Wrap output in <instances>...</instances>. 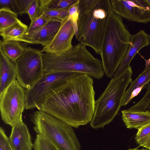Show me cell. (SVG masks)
I'll use <instances>...</instances> for the list:
<instances>
[{"mask_svg": "<svg viewBox=\"0 0 150 150\" xmlns=\"http://www.w3.org/2000/svg\"><path fill=\"white\" fill-rule=\"evenodd\" d=\"M92 77L85 74L69 80L50 96L40 110L75 128L90 122L95 110Z\"/></svg>", "mask_w": 150, "mask_h": 150, "instance_id": "1", "label": "cell"}, {"mask_svg": "<svg viewBox=\"0 0 150 150\" xmlns=\"http://www.w3.org/2000/svg\"><path fill=\"white\" fill-rule=\"evenodd\" d=\"M86 46L80 42L62 53H42L44 73L74 72L100 79L104 74L102 62L93 56Z\"/></svg>", "mask_w": 150, "mask_h": 150, "instance_id": "2", "label": "cell"}, {"mask_svg": "<svg viewBox=\"0 0 150 150\" xmlns=\"http://www.w3.org/2000/svg\"><path fill=\"white\" fill-rule=\"evenodd\" d=\"M131 35L122 18L112 8L104 30L100 53L104 72L108 77L114 76L129 47Z\"/></svg>", "mask_w": 150, "mask_h": 150, "instance_id": "3", "label": "cell"}, {"mask_svg": "<svg viewBox=\"0 0 150 150\" xmlns=\"http://www.w3.org/2000/svg\"><path fill=\"white\" fill-rule=\"evenodd\" d=\"M76 40L100 54L105 25L112 8L110 0H79Z\"/></svg>", "mask_w": 150, "mask_h": 150, "instance_id": "4", "label": "cell"}, {"mask_svg": "<svg viewBox=\"0 0 150 150\" xmlns=\"http://www.w3.org/2000/svg\"><path fill=\"white\" fill-rule=\"evenodd\" d=\"M130 66L118 76L112 79L107 87L95 101L94 114L90 122L92 128H103L111 122L117 114L126 89L132 81Z\"/></svg>", "mask_w": 150, "mask_h": 150, "instance_id": "5", "label": "cell"}, {"mask_svg": "<svg viewBox=\"0 0 150 150\" xmlns=\"http://www.w3.org/2000/svg\"><path fill=\"white\" fill-rule=\"evenodd\" d=\"M37 134L44 137L57 150H80L81 145L72 127L41 110L30 115Z\"/></svg>", "mask_w": 150, "mask_h": 150, "instance_id": "6", "label": "cell"}, {"mask_svg": "<svg viewBox=\"0 0 150 150\" xmlns=\"http://www.w3.org/2000/svg\"><path fill=\"white\" fill-rule=\"evenodd\" d=\"M82 74L74 72L44 73L37 82L25 89V109L40 110L45 100L60 87L71 79Z\"/></svg>", "mask_w": 150, "mask_h": 150, "instance_id": "7", "label": "cell"}, {"mask_svg": "<svg viewBox=\"0 0 150 150\" xmlns=\"http://www.w3.org/2000/svg\"><path fill=\"white\" fill-rule=\"evenodd\" d=\"M25 102V89L16 79L0 95V109L3 121L11 127L22 122Z\"/></svg>", "mask_w": 150, "mask_h": 150, "instance_id": "8", "label": "cell"}, {"mask_svg": "<svg viewBox=\"0 0 150 150\" xmlns=\"http://www.w3.org/2000/svg\"><path fill=\"white\" fill-rule=\"evenodd\" d=\"M42 54L40 50L30 46L24 47L23 53L14 62L17 80L25 89L31 87L43 74Z\"/></svg>", "mask_w": 150, "mask_h": 150, "instance_id": "9", "label": "cell"}, {"mask_svg": "<svg viewBox=\"0 0 150 150\" xmlns=\"http://www.w3.org/2000/svg\"><path fill=\"white\" fill-rule=\"evenodd\" d=\"M110 0L112 10L122 18L145 24L150 22V0Z\"/></svg>", "mask_w": 150, "mask_h": 150, "instance_id": "10", "label": "cell"}, {"mask_svg": "<svg viewBox=\"0 0 150 150\" xmlns=\"http://www.w3.org/2000/svg\"><path fill=\"white\" fill-rule=\"evenodd\" d=\"M62 23L59 29L52 41L44 47L41 52L59 53L71 49L73 46L72 40L75 35L73 22L69 16Z\"/></svg>", "mask_w": 150, "mask_h": 150, "instance_id": "11", "label": "cell"}, {"mask_svg": "<svg viewBox=\"0 0 150 150\" xmlns=\"http://www.w3.org/2000/svg\"><path fill=\"white\" fill-rule=\"evenodd\" d=\"M61 21L52 20L45 25L28 34H25L21 37L13 40L25 43L41 44L45 47L53 40L60 27Z\"/></svg>", "mask_w": 150, "mask_h": 150, "instance_id": "12", "label": "cell"}, {"mask_svg": "<svg viewBox=\"0 0 150 150\" xmlns=\"http://www.w3.org/2000/svg\"><path fill=\"white\" fill-rule=\"evenodd\" d=\"M148 36L143 30L132 35L129 47L114 76H118L124 72L130 66L131 62L137 53L144 47L148 46Z\"/></svg>", "mask_w": 150, "mask_h": 150, "instance_id": "13", "label": "cell"}, {"mask_svg": "<svg viewBox=\"0 0 150 150\" xmlns=\"http://www.w3.org/2000/svg\"><path fill=\"white\" fill-rule=\"evenodd\" d=\"M31 138L28 128L23 121L12 127L9 139L13 150H32Z\"/></svg>", "mask_w": 150, "mask_h": 150, "instance_id": "14", "label": "cell"}, {"mask_svg": "<svg viewBox=\"0 0 150 150\" xmlns=\"http://www.w3.org/2000/svg\"><path fill=\"white\" fill-rule=\"evenodd\" d=\"M16 78L14 62L10 60L0 48V95L16 80Z\"/></svg>", "mask_w": 150, "mask_h": 150, "instance_id": "15", "label": "cell"}, {"mask_svg": "<svg viewBox=\"0 0 150 150\" xmlns=\"http://www.w3.org/2000/svg\"><path fill=\"white\" fill-rule=\"evenodd\" d=\"M122 120L127 128L139 130L150 123V112L134 111L128 110L122 111Z\"/></svg>", "mask_w": 150, "mask_h": 150, "instance_id": "16", "label": "cell"}, {"mask_svg": "<svg viewBox=\"0 0 150 150\" xmlns=\"http://www.w3.org/2000/svg\"><path fill=\"white\" fill-rule=\"evenodd\" d=\"M150 81V64L145 67L144 71L134 81H132L128 89L126 91L122 99L121 106L129 103V99L132 91L135 89L143 86L144 88H147Z\"/></svg>", "mask_w": 150, "mask_h": 150, "instance_id": "17", "label": "cell"}, {"mask_svg": "<svg viewBox=\"0 0 150 150\" xmlns=\"http://www.w3.org/2000/svg\"><path fill=\"white\" fill-rule=\"evenodd\" d=\"M0 48L7 57L13 62L23 53L24 50L19 41L15 40H0Z\"/></svg>", "mask_w": 150, "mask_h": 150, "instance_id": "18", "label": "cell"}, {"mask_svg": "<svg viewBox=\"0 0 150 150\" xmlns=\"http://www.w3.org/2000/svg\"><path fill=\"white\" fill-rule=\"evenodd\" d=\"M28 26L20 20L11 25L0 31L3 40H14L21 37L26 32Z\"/></svg>", "mask_w": 150, "mask_h": 150, "instance_id": "19", "label": "cell"}, {"mask_svg": "<svg viewBox=\"0 0 150 150\" xmlns=\"http://www.w3.org/2000/svg\"><path fill=\"white\" fill-rule=\"evenodd\" d=\"M17 15L8 8H0V31L19 21Z\"/></svg>", "mask_w": 150, "mask_h": 150, "instance_id": "20", "label": "cell"}, {"mask_svg": "<svg viewBox=\"0 0 150 150\" xmlns=\"http://www.w3.org/2000/svg\"><path fill=\"white\" fill-rule=\"evenodd\" d=\"M41 1L44 11L49 10H62L66 9L77 3L79 0H41Z\"/></svg>", "mask_w": 150, "mask_h": 150, "instance_id": "21", "label": "cell"}, {"mask_svg": "<svg viewBox=\"0 0 150 150\" xmlns=\"http://www.w3.org/2000/svg\"><path fill=\"white\" fill-rule=\"evenodd\" d=\"M135 139L139 146L150 149V123L138 130Z\"/></svg>", "mask_w": 150, "mask_h": 150, "instance_id": "22", "label": "cell"}, {"mask_svg": "<svg viewBox=\"0 0 150 150\" xmlns=\"http://www.w3.org/2000/svg\"><path fill=\"white\" fill-rule=\"evenodd\" d=\"M142 98L137 103L128 109L134 111H148L150 112V84Z\"/></svg>", "mask_w": 150, "mask_h": 150, "instance_id": "23", "label": "cell"}, {"mask_svg": "<svg viewBox=\"0 0 150 150\" xmlns=\"http://www.w3.org/2000/svg\"><path fill=\"white\" fill-rule=\"evenodd\" d=\"M72 6L64 9L45 10L42 14L49 20H57L62 22L68 17L69 11Z\"/></svg>", "mask_w": 150, "mask_h": 150, "instance_id": "24", "label": "cell"}, {"mask_svg": "<svg viewBox=\"0 0 150 150\" xmlns=\"http://www.w3.org/2000/svg\"><path fill=\"white\" fill-rule=\"evenodd\" d=\"M44 8L41 0H33L28 11L29 17L32 22L42 14Z\"/></svg>", "mask_w": 150, "mask_h": 150, "instance_id": "25", "label": "cell"}, {"mask_svg": "<svg viewBox=\"0 0 150 150\" xmlns=\"http://www.w3.org/2000/svg\"><path fill=\"white\" fill-rule=\"evenodd\" d=\"M34 150H57L47 139L43 136L37 134L33 143Z\"/></svg>", "mask_w": 150, "mask_h": 150, "instance_id": "26", "label": "cell"}, {"mask_svg": "<svg viewBox=\"0 0 150 150\" xmlns=\"http://www.w3.org/2000/svg\"><path fill=\"white\" fill-rule=\"evenodd\" d=\"M50 20L42 14L40 17L31 22L25 34H28L38 30L45 25Z\"/></svg>", "mask_w": 150, "mask_h": 150, "instance_id": "27", "label": "cell"}, {"mask_svg": "<svg viewBox=\"0 0 150 150\" xmlns=\"http://www.w3.org/2000/svg\"><path fill=\"white\" fill-rule=\"evenodd\" d=\"M0 150H13L9 138L7 136L5 131L1 127L0 128Z\"/></svg>", "mask_w": 150, "mask_h": 150, "instance_id": "28", "label": "cell"}, {"mask_svg": "<svg viewBox=\"0 0 150 150\" xmlns=\"http://www.w3.org/2000/svg\"><path fill=\"white\" fill-rule=\"evenodd\" d=\"M0 8H8L12 11L19 14L16 0H0Z\"/></svg>", "mask_w": 150, "mask_h": 150, "instance_id": "29", "label": "cell"}, {"mask_svg": "<svg viewBox=\"0 0 150 150\" xmlns=\"http://www.w3.org/2000/svg\"><path fill=\"white\" fill-rule=\"evenodd\" d=\"M33 0H16L19 14L27 13Z\"/></svg>", "mask_w": 150, "mask_h": 150, "instance_id": "30", "label": "cell"}, {"mask_svg": "<svg viewBox=\"0 0 150 150\" xmlns=\"http://www.w3.org/2000/svg\"><path fill=\"white\" fill-rule=\"evenodd\" d=\"M144 86H143L139 88H137L134 89L132 92L129 99V103L131 101L132 99L138 95L143 89L144 88Z\"/></svg>", "mask_w": 150, "mask_h": 150, "instance_id": "31", "label": "cell"}, {"mask_svg": "<svg viewBox=\"0 0 150 150\" xmlns=\"http://www.w3.org/2000/svg\"><path fill=\"white\" fill-rule=\"evenodd\" d=\"M145 61H146V67H147L148 66H149L150 64V58H149L148 59L146 60V59H145Z\"/></svg>", "mask_w": 150, "mask_h": 150, "instance_id": "32", "label": "cell"}, {"mask_svg": "<svg viewBox=\"0 0 150 150\" xmlns=\"http://www.w3.org/2000/svg\"><path fill=\"white\" fill-rule=\"evenodd\" d=\"M128 150H148L147 149H139L138 148H136L134 149H129Z\"/></svg>", "mask_w": 150, "mask_h": 150, "instance_id": "33", "label": "cell"}, {"mask_svg": "<svg viewBox=\"0 0 150 150\" xmlns=\"http://www.w3.org/2000/svg\"><path fill=\"white\" fill-rule=\"evenodd\" d=\"M148 39L149 41V44H150V35H148Z\"/></svg>", "mask_w": 150, "mask_h": 150, "instance_id": "34", "label": "cell"}, {"mask_svg": "<svg viewBox=\"0 0 150 150\" xmlns=\"http://www.w3.org/2000/svg\"><path fill=\"white\" fill-rule=\"evenodd\" d=\"M149 150H150V149H149Z\"/></svg>", "mask_w": 150, "mask_h": 150, "instance_id": "35", "label": "cell"}]
</instances>
